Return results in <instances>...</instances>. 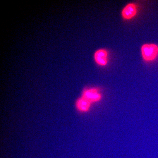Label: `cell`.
<instances>
[{
  "label": "cell",
  "mask_w": 158,
  "mask_h": 158,
  "mask_svg": "<svg viewBox=\"0 0 158 158\" xmlns=\"http://www.w3.org/2000/svg\"><path fill=\"white\" fill-rule=\"evenodd\" d=\"M141 53L145 62H152L158 56V45L154 44H145L141 47Z\"/></svg>",
  "instance_id": "6da1fadb"
},
{
  "label": "cell",
  "mask_w": 158,
  "mask_h": 158,
  "mask_svg": "<svg viewBox=\"0 0 158 158\" xmlns=\"http://www.w3.org/2000/svg\"><path fill=\"white\" fill-rule=\"evenodd\" d=\"M82 97L91 103L98 102L102 98L101 94L98 90L95 88L84 89L82 92Z\"/></svg>",
  "instance_id": "7a4b0ae2"
},
{
  "label": "cell",
  "mask_w": 158,
  "mask_h": 158,
  "mask_svg": "<svg viewBox=\"0 0 158 158\" xmlns=\"http://www.w3.org/2000/svg\"><path fill=\"white\" fill-rule=\"evenodd\" d=\"M137 13V6L133 3H130L127 4L123 8L121 12L123 18L128 20L134 17Z\"/></svg>",
  "instance_id": "3957f363"
},
{
  "label": "cell",
  "mask_w": 158,
  "mask_h": 158,
  "mask_svg": "<svg viewBox=\"0 0 158 158\" xmlns=\"http://www.w3.org/2000/svg\"><path fill=\"white\" fill-rule=\"evenodd\" d=\"M108 52L104 49H100L96 51L94 54V58L96 62L98 65L105 66L107 63Z\"/></svg>",
  "instance_id": "277c9868"
},
{
  "label": "cell",
  "mask_w": 158,
  "mask_h": 158,
  "mask_svg": "<svg viewBox=\"0 0 158 158\" xmlns=\"http://www.w3.org/2000/svg\"><path fill=\"white\" fill-rule=\"evenodd\" d=\"M91 104L89 101L82 96L76 101V106L78 109L80 111L86 112L89 110Z\"/></svg>",
  "instance_id": "5b68a950"
}]
</instances>
